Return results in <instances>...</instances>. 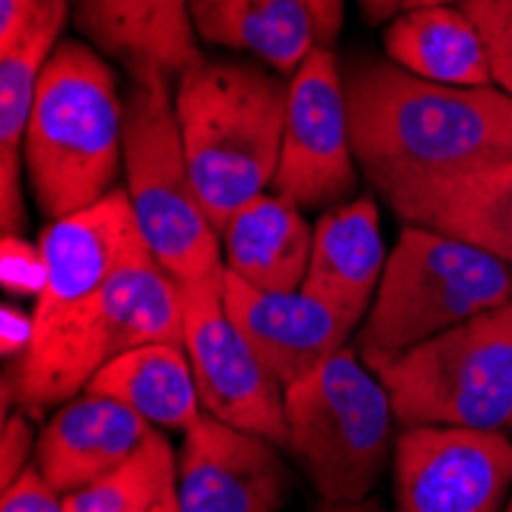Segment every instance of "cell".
I'll return each instance as SVG.
<instances>
[{"instance_id":"1","label":"cell","mask_w":512,"mask_h":512,"mask_svg":"<svg viewBox=\"0 0 512 512\" xmlns=\"http://www.w3.org/2000/svg\"><path fill=\"white\" fill-rule=\"evenodd\" d=\"M40 252L46 279L31 310V344L13 375L25 414L83 393L96 371L120 356L129 276L148 246L126 188H117L96 206L46 224Z\"/></svg>"},{"instance_id":"2","label":"cell","mask_w":512,"mask_h":512,"mask_svg":"<svg viewBox=\"0 0 512 512\" xmlns=\"http://www.w3.org/2000/svg\"><path fill=\"white\" fill-rule=\"evenodd\" d=\"M356 163L384 194L417 175L512 160V96L451 86L393 62H356L347 77Z\"/></svg>"},{"instance_id":"3","label":"cell","mask_w":512,"mask_h":512,"mask_svg":"<svg viewBox=\"0 0 512 512\" xmlns=\"http://www.w3.org/2000/svg\"><path fill=\"white\" fill-rule=\"evenodd\" d=\"M286 108L289 80L258 62L203 59L178 77L181 145L218 237L246 203L273 188Z\"/></svg>"},{"instance_id":"4","label":"cell","mask_w":512,"mask_h":512,"mask_svg":"<svg viewBox=\"0 0 512 512\" xmlns=\"http://www.w3.org/2000/svg\"><path fill=\"white\" fill-rule=\"evenodd\" d=\"M126 99L83 40H59L37 83L22 160L40 212L59 221L105 200L123 169Z\"/></svg>"},{"instance_id":"5","label":"cell","mask_w":512,"mask_h":512,"mask_svg":"<svg viewBox=\"0 0 512 512\" xmlns=\"http://www.w3.org/2000/svg\"><path fill=\"white\" fill-rule=\"evenodd\" d=\"M126 197L151 255L181 286L224 276V252L181 145L175 92L160 71L135 74L123 129Z\"/></svg>"},{"instance_id":"6","label":"cell","mask_w":512,"mask_h":512,"mask_svg":"<svg viewBox=\"0 0 512 512\" xmlns=\"http://www.w3.org/2000/svg\"><path fill=\"white\" fill-rule=\"evenodd\" d=\"M396 424L387 387L353 347L286 387V448L319 500H365L396 451Z\"/></svg>"},{"instance_id":"7","label":"cell","mask_w":512,"mask_h":512,"mask_svg":"<svg viewBox=\"0 0 512 512\" xmlns=\"http://www.w3.org/2000/svg\"><path fill=\"white\" fill-rule=\"evenodd\" d=\"M503 304H512L509 264L439 230L405 224L359 325V353L375 365Z\"/></svg>"},{"instance_id":"8","label":"cell","mask_w":512,"mask_h":512,"mask_svg":"<svg viewBox=\"0 0 512 512\" xmlns=\"http://www.w3.org/2000/svg\"><path fill=\"white\" fill-rule=\"evenodd\" d=\"M368 368L387 387L402 430L512 433V304L460 322Z\"/></svg>"},{"instance_id":"9","label":"cell","mask_w":512,"mask_h":512,"mask_svg":"<svg viewBox=\"0 0 512 512\" xmlns=\"http://www.w3.org/2000/svg\"><path fill=\"white\" fill-rule=\"evenodd\" d=\"M347 83L329 46H316L289 77V108L273 194L301 209L347 203L356 191Z\"/></svg>"},{"instance_id":"10","label":"cell","mask_w":512,"mask_h":512,"mask_svg":"<svg viewBox=\"0 0 512 512\" xmlns=\"http://www.w3.org/2000/svg\"><path fill=\"white\" fill-rule=\"evenodd\" d=\"M227 273V270H224ZM184 289V353L206 414L286 445V390L224 307V276Z\"/></svg>"},{"instance_id":"11","label":"cell","mask_w":512,"mask_h":512,"mask_svg":"<svg viewBox=\"0 0 512 512\" xmlns=\"http://www.w3.org/2000/svg\"><path fill=\"white\" fill-rule=\"evenodd\" d=\"M396 512H503L512 497L509 433L408 427L393 451Z\"/></svg>"},{"instance_id":"12","label":"cell","mask_w":512,"mask_h":512,"mask_svg":"<svg viewBox=\"0 0 512 512\" xmlns=\"http://www.w3.org/2000/svg\"><path fill=\"white\" fill-rule=\"evenodd\" d=\"M289 473L279 445L212 414L184 433L178 512H283Z\"/></svg>"},{"instance_id":"13","label":"cell","mask_w":512,"mask_h":512,"mask_svg":"<svg viewBox=\"0 0 512 512\" xmlns=\"http://www.w3.org/2000/svg\"><path fill=\"white\" fill-rule=\"evenodd\" d=\"M224 307L283 390L344 350L359 329L350 316L307 289L264 292L234 273H224Z\"/></svg>"},{"instance_id":"14","label":"cell","mask_w":512,"mask_h":512,"mask_svg":"<svg viewBox=\"0 0 512 512\" xmlns=\"http://www.w3.org/2000/svg\"><path fill=\"white\" fill-rule=\"evenodd\" d=\"M384 200L405 224L439 230L512 267V160L405 178Z\"/></svg>"},{"instance_id":"15","label":"cell","mask_w":512,"mask_h":512,"mask_svg":"<svg viewBox=\"0 0 512 512\" xmlns=\"http://www.w3.org/2000/svg\"><path fill=\"white\" fill-rule=\"evenodd\" d=\"M160 433L120 399L83 390L62 402L37 433L34 470L62 497L117 470Z\"/></svg>"},{"instance_id":"16","label":"cell","mask_w":512,"mask_h":512,"mask_svg":"<svg viewBox=\"0 0 512 512\" xmlns=\"http://www.w3.org/2000/svg\"><path fill=\"white\" fill-rule=\"evenodd\" d=\"M71 22L129 77L145 71L181 77L203 62L191 0H71Z\"/></svg>"},{"instance_id":"17","label":"cell","mask_w":512,"mask_h":512,"mask_svg":"<svg viewBox=\"0 0 512 512\" xmlns=\"http://www.w3.org/2000/svg\"><path fill=\"white\" fill-rule=\"evenodd\" d=\"M384 267L387 246L381 234V209L371 194H356L316 218L313 255L301 289L362 325L381 289Z\"/></svg>"},{"instance_id":"18","label":"cell","mask_w":512,"mask_h":512,"mask_svg":"<svg viewBox=\"0 0 512 512\" xmlns=\"http://www.w3.org/2000/svg\"><path fill=\"white\" fill-rule=\"evenodd\" d=\"M224 270L264 292H295L313 255V227L301 206L279 194L246 203L221 230Z\"/></svg>"},{"instance_id":"19","label":"cell","mask_w":512,"mask_h":512,"mask_svg":"<svg viewBox=\"0 0 512 512\" xmlns=\"http://www.w3.org/2000/svg\"><path fill=\"white\" fill-rule=\"evenodd\" d=\"M197 37L292 77L319 46L304 0H191Z\"/></svg>"},{"instance_id":"20","label":"cell","mask_w":512,"mask_h":512,"mask_svg":"<svg viewBox=\"0 0 512 512\" xmlns=\"http://www.w3.org/2000/svg\"><path fill=\"white\" fill-rule=\"evenodd\" d=\"M86 390L120 399L157 430L188 433L206 414L191 359L181 344L126 350L108 359Z\"/></svg>"},{"instance_id":"21","label":"cell","mask_w":512,"mask_h":512,"mask_svg":"<svg viewBox=\"0 0 512 512\" xmlns=\"http://www.w3.org/2000/svg\"><path fill=\"white\" fill-rule=\"evenodd\" d=\"M384 53L414 77L451 86H494L485 40L460 4L393 19L384 31Z\"/></svg>"},{"instance_id":"22","label":"cell","mask_w":512,"mask_h":512,"mask_svg":"<svg viewBox=\"0 0 512 512\" xmlns=\"http://www.w3.org/2000/svg\"><path fill=\"white\" fill-rule=\"evenodd\" d=\"M68 16L71 0H53V7L43 13V19L16 46L0 53V151L22 154L25 129L37 99V83L59 46V34Z\"/></svg>"},{"instance_id":"23","label":"cell","mask_w":512,"mask_h":512,"mask_svg":"<svg viewBox=\"0 0 512 512\" xmlns=\"http://www.w3.org/2000/svg\"><path fill=\"white\" fill-rule=\"evenodd\" d=\"M178 479V457L163 433L120 463L108 476L92 485L65 494L68 512H154L172 491Z\"/></svg>"},{"instance_id":"24","label":"cell","mask_w":512,"mask_h":512,"mask_svg":"<svg viewBox=\"0 0 512 512\" xmlns=\"http://www.w3.org/2000/svg\"><path fill=\"white\" fill-rule=\"evenodd\" d=\"M460 7L485 40L494 86L512 96V0H460Z\"/></svg>"},{"instance_id":"25","label":"cell","mask_w":512,"mask_h":512,"mask_svg":"<svg viewBox=\"0 0 512 512\" xmlns=\"http://www.w3.org/2000/svg\"><path fill=\"white\" fill-rule=\"evenodd\" d=\"M0 255H4V286H7V292L37 298L43 289V279H46L40 243L31 246L19 234H4V249H0Z\"/></svg>"},{"instance_id":"26","label":"cell","mask_w":512,"mask_h":512,"mask_svg":"<svg viewBox=\"0 0 512 512\" xmlns=\"http://www.w3.org/2000/svg\"><path fill=\"white\" fill-rule=\"evenodd\" d=\"M37 436L28 421V414L16 411L13 417H4V430H0V485L4 491L34 467Z\"/></svg>"},{"instance_id":"27","label":"cell","mask_w":512,"mask_h":512,"mask_svg":"<svg viewBox=\"0 0 512 512\" xmlns=\"http://www.w3.org/2000/svg\"><path fill=\"white\" fill-rule=\"evenodd\" d=\"M0 512H68V509H65V497L31 467L4 491Z\"/></svg>"},{"instance_id":"28","label":"cell","mask_w":512,"mask_h":512,"mask_svg":"<svg viewBox=\"0 0 512 512\" xmlns=\"http://www.w3.org/2000/svg\"><path fill=\"white\" fill-rule=\"evenodd\" d=\"M22 166V154L0 151V227H4V234H22L25 227Z\"/></svg>"},{"instance_id":"29","label":"cell","mask_w":512,"mask_h":512,"mask_svg":"<svg viewBox=\"0 0 512 512\" xmlns=\"http://www.w3.org/2000/svg\"><path fill=\"white\" fill-rule=\"evenodd\" d=\"M53 7V0H0V53L16 46Z\"/></svg>"},{"instance_id":"30","label":"cell","mask_w":512,"mask_h":512,"mask_svg":"<svg viewBox=\"0 0 512 512\" xmlns=\"http://www.w3.org/2000/svg\"><path fill=\"white\" fill-rule=\"evenodd\" d=\"M0 353L7 359H22L28 344H31V332H34V316L22 313L19 307L7 304L4 313H0Z\"/></svg>"},{"instance_id":"31","label":"cell","mask_w":512,"mask_h":512,"mask_svg":"<svg viewBox=\"0 0 512 512\" xmlns=\"http://www.w3.org/2000/svg\"><path fill=\"white\" fill-rule=\"evenodd\" d=\"M365 22L371 25H390L393 19L414 13V10H430V7H448L460 4V0H356Z\"/></svg>"},{"instance_id":"32","label":"cell","mask_w":512,"mask_h":512,"mask_svg":"<svg viewBox=\"0 0 512 512\" xmlns=\"http://www.w3.org/2000/svg\"><path fill=\"white\" fill-rule=\"evenodd\" d=\"M313 22H316V34H319V46H329L338 40L341 28H344V0H304Z\"/></svg>"},{"instance_id":"33","label":"cell","mask_w":512,"mask_h":512,"mask_svg":"<svg viewBox=\"0 0 512 512\" xmlns=\"http://www.w3.org/2000/svg\"><path fill=\"white\" fill-rule=\"evenodd\" d=\"M316 512H362V500H356V503H329V500H322L316 506Z\"/></svg>"},{"instance_id":"34","label":"cell","mask_w":512,"mask_h":512,"mask_svg":"<svg viewBox=\"0 0 512 512\" xmlns=\"http://www.w3.org/2000/svg\"><path fill=\"white\" fill-rule=\"evenodd\" d=\"M154 512H178V500H175V491H172V494H169V497H166V500H163V503H160L157 509H154Z\"/></svg>"},{"instance_id":"35","label":"cell","mask_w":512,"mask_h":512,"mask_svg":"<svg viewBox=\"0 0 512 512\" xmlns=\"http://www.w3.org/2000/svg\"><path fill=\"white\" fill-rule=\"evenodd\" d=\"M362 512H387V509L381 506V500H375V497H365V500H362Z\"/></svg>"},{"instance_id":"36","label":"cell","mask_w":512,"mask_h":512,"mask_svg":"<svg viewBox=\"0 0 512 512\" xmlns=\"http://www.w3.org/2000/svg\"><path fill=\"white\" fill-rule=\"evenodd\" d=\"M503 512H512V497H509V503H506V509Z\"/></svg>"}]
</instances>
